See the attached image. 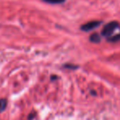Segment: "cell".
Returning <instances> with one entry per match:
<instances>
[{"label": "cell", "instance_id": "8992f818", "mask_svg": "<svg viewBox=\"0 0 120 120\" xmlns=\"http://www.w3.org/2000/svg\"><path fill=\"white\" fill-rule=\"evenodd\" d=\"M120 40V34H116L112 37H108V41L109 42H118Z\"/></svg>", "mask_w": 120, "mask_h": 120}, {"label": "cell", "instance_id": "3957f363", "mask_svg": "<svg viewBox=\"0 0 120 120\" xmlns=\"http://www.w3.org/2000/svg\"><path fill=\"white\" fill-rule=\"evenodd\" d=\"M89 39H90L91 42H92V43H99L101 40V38L97 33H95L91 35Z\"/></svg>", "mask_w": 120, "mask_h": 120}, {"label": "cell", "instance_id": "7a4b0ae2", "mask_svg": "<svg viewBox=\"0 0 120 120\" xmlns=\"http://www.w3.org/2000/svg\"><path fill=\"white\" fill-rule=\"evenodd\" d=\"M101 21H89V22L86 23V24L82 25V27H81V30H83V31L88 32L91 31V30H94V29L99 27V25H101Z\"/></svg>", "mask_w": 120, "mask_h": 120}, {"label": "cell", "instance_id": "5b68a950", "mask_svg": "<svg viewBox=\"0 0 120 120\" xmlns=\"http://www.w3.org/2000/svg\"><path fill=\"white\" fill-rule=\"evenodd\" d=\"M45 3H50V4H58V3H62L65 0H43Z\"/></svg>", "mask_w": 120, "mask_h": 120}, {"label": "cell", "instance_id": "277c9868", "mask_svg": "<svg viewBox=\"0 0 120 120\" xmlns=\"http://www.w3.org/2000/svg\"><path fill=\"white\" fill-rule=\"evenodd\" d=\"M8 101L6 99H0V112H3L7 107Z\"/></svg>", "mask_w": 120, "mask_h": 120}, {"label": "cell", "instance_id": "6da1fadb", "mask_svg": "<svg viewBox=\"0 0 120 120\" xmlns=\"http://www.w3.org/2000/svg\"><path fill=\"white\" fill-rule=\"evenodd\" d=\"M118 27H119V23L117 21H111V22H109L104 26L102 31H101V34L103 36L109 37L110 35H112V34L114 33V31Z\"/></svg>", "mask_w": 120, "mask_h": 120}, {"label": "cell", "instance_id": "52a82bcc", "mask_svg": "<svg viewBox=\"0 0 120 120\" xmlns=\"http://www.w3.org/2000/svg\"><path fill=\"white\" fill-rule=\"evenodd\" d=\"M64 67H66V68H70V69H77V65H65Z\"/></svg>", "mask_w": 120, "mask_h": 120}]
</instances>
